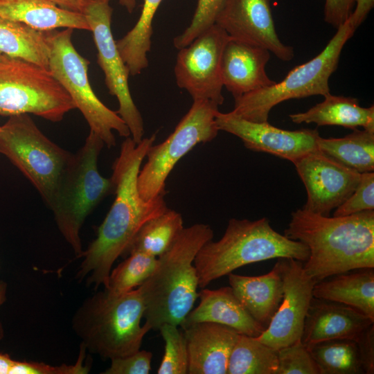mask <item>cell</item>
Segmentation results:
<instances>
[{"mask_svg":"<svg viewBox=\"0 0 374 374\" xmlns=\"http://www.w3.org/2000/svg\"><path fill=\"white\" fill-rule=\"evenodd\" d=\"M277 351L276 374H320L309 350L301 340Z\"/></svg>","mask_w":374,"mask_h":374,"instance_id":"obj_35","label":"cell"},{"mask_svg":"<svg viewBox=\"0 0 374 374\" xmlns=\"http://www.w3.org/2000/svg\"><path fill=\"white\" fill-rule=\"evenodd\" d=\"M229 285L249 314L265 328L283 299V287L278 260L267 274L249 276L231 272Z\"/></svg>","mask_w":374,"mask_h":374,"instance_id":"obj_22","label":"cell"},{"mask_svg":"<svg viewBox=\"0 0 374 374\" xmlns=\"http://www.w3.org/2000/svg\"><path fill=\"white\" fill-rule=\"evenodd\" d=\"M159 330L164 341V353L157 373L188 374V355L184 332L170 323H164Z\"/></svg>","mask_w":374,"mask_h":374,"instance_id":"obj_33","label":"cell"},{"mask_svg":"<svg viewBox=\"0 0 374 374\" xmlns=\"http://www.w3.org/2000/svg\"><path fill=\"white\" fill-rule=\"evenodd\" d=\"M184 228L181 214L168 208L141 226L124 255L139 252L158 258L169 249Z\"/></svg>","mask_w":374,"mask_h":374,"instance_id":"obj_28","label":"cell"},{"mask_svg":"<svg viewBox=\"0 0 374 374\" xmlns=\"http://www.w3.org/2000/svg\"><path fill=\"white\" fill-rule=\"evenodd\" d=\"M218 106L211 100H194L167 139L149 148L147 161L137 178L138 190L144 200L165 196L166 179L177 163L197 145L210 142L217 136Z\"/></svg>","mask_w":374,"mask_h":374,"instance_id":"obj_11","label":"cell"},{"mask_svg":"<svg viewBox=\"0 0 374 374\" xmlns=\"http://www.w3.org/2000/svg\"><path fill=\"white\" fill-rule=\"evenodd\" d=\"M355 30L347 20L317 56L293 68L281 81L234 99L231 112L245 120L264 122L267 121L270 111L282 102L329 93L330 77L338 66L344 45Z\"/></svg>","mask_w":374,"mask_h":374,"instance_id":"obj_7","label":"cell"},{"mask_svg":"<svg viewBox=\"0 0 374 374\" xmlns=\"http://www.w3.org/2000/svg\"><path fill=\"white\" fill-rule=\"evenodd\" d=\"M320 374L364 373L356 341L332 339L316 344L309 349Z\"/></svg>","mask_w":374,"mask_h":374,"instance_id":"obj_31","label":"cell"},{"mask_svg":"<svg viewBox=\"0 0 374 374\" xmlns=\"http://www.w3.org/2000/svg\"><path fill=\"white\" fill-rule=\"evenodd\" d=\"M162 0H143L140 17L123 37L116 41L118 50L127 65L130 74L139 75L148 66L147 54L151 48L152 21Z\"/></svg>","mask_w":374,"mask_h":374,"instance_id":"obj_29","label":"cell"},{"mask_svg":"<svg viewBox=\"0 0 374 374\" xmlns=\"http://www.w3.org/2000/svg\"><path fill=\"white\" fill-rule=\"evenodd\" d=\"M7 283L3 280H0V307L3 305L6 299ZM3 329L0 322V340L3 337Z\"/></svg>","mask_w":374,"mask_h":374,"instance_id":"obj_44","label":"cell"},{"mask_svg":"<svg viewBox=\"0 0 374 374\" xmlns=\"http://www.w3.org/2000/svg\"><path fill=\"white\" fill-rule=\"evenodd\" d=\"M278 260L283 280V299L267 327L256 337L276 350L301 340L317 283L305 273L303 262L287 258Z\"/></svg>","mask_w":374,"mask_h":374,"instance_id":"obj_14","label":"cell"},{"mask_svg":"<svg viewBox=\"0 0 374 374\" xmlns=\"http://www.w3.org/2000/svg\"><path fill=\"white\" fill-rule=\"evenodd\" d=\"M198 298L199 305L188 313L181 328L200 322H211L253 337H258L265 330L246 310L230 286L215 290L201 288Z\"/></svg>","mask_w":374,"mask_h":374,"instance_id":"obj_21","label":"cell"},{"mask_svg":"<svg viewBox=\"0 0 374 374\" xmlns=\"http://www.w3.org/2000/svg\"><path fill=\"white\" fill-rule=\"evenodd\" d=\"M0 18L40 31L60 28L90 31L84 15L61 9L50 0H0Z\"/></svg>","mask_w":374,"mask_h":374,"instance_id":"obj_23","label":"cell"},{"mask_svg":"<svg viewBox=\"0 0 374 374\" xmlns=\"http://www.w3.org/2000/svg\"><path fill=\"white\" fill-rule=\"evenodd\" d=\"M277 350L256 337L239 334L231 350L226 374H276Z\"/></svg>","mask_w":374,"mask_h":374,"instance_id":"obj_30","label":"cell"},{"mask_svg":"<svg viewBox=\"0 0 374 374\" xmlns=\"http://www.w3.org/2000/svg\"><path fill=\"white\" fill-rule=\"evenodd\" d=\"M118 1L119 3L123 6L129 13H132L136 6V0H118Z\"/></svg>","mask_w":374,"mask_h":374,"instance_id":"obj_45","label":"cell"},{"mask_svg":"<svg viewBox=\"0 0 374 374\" xmlns=\"http://www.w3.org/2000/svg\"><path fill=\"white\" fill-rule=\"evenodd\" d=\"M62 367L42 362L13 360L9 374H61Z\"/></svg>","mask_w":374,"mask_h":374,"instance_id":"obj_40","label":"cell"},{"mask_svg":"<svg viewBox=\"0 0 374 374\" xmlns=\"http://www.w3.org/2000/svg\"><path fill=\"white\" fill-rule=\"evenodd\" d=\"M373 323L374 320L349 305L313 297L301 341L308 350L316 344L328 340L356 341Z\"/></svg>","mask_w":374,"mask_h":374,"instance_id":"obj_18","label":"cell"},{"mask_svg":"<svg viewBox=\"0 0 374 374\" xmlns=\"http://www.w3.org/2000/svg\"><path fill=\"white\" fill-rule=\"evenodd\" d=\"M315 283L313 297L349 305L374 320V269L337 274Z\"/></svg>","mask_w":374,"mask_h":374,"instance_id":"obj_25","label":"cell"},{"mask_svg":"<svg viewBox=\"0 0 374 374\" xmlns=\"http://www.w3.org/2000/svg\"><path fill=\"white\" fill-rule=\"evenodd\" d=\"M364 373H374V326L366 328L355 341Z\"/></svg>","mask_w":374,"mask_h":374,"instance_id":"obj_39","label":"cell"},{"mask_svg":"<svg viewBox=\"0 0 374 374\" xmlns=\"http://www.w3.org/2000/svg\"><path fill=\"white\" fill-rule=\"evenodd\" d=\"M0 55H1V54H0Z\"/></svg>","mask_w":374,"mask_h":374,"instance_id":"obj_46","label":"cell"},{"mask_svg":"<svg viewBox=\"0 0 374 374\" xmlns=\"http://www.w3.org/2000/svg\"><path fill=\"white\" fill-rule=\"evenodd\" d=\"M356 0H325L324 21L337 29L350 17Z\"/></svg>","mask_w":374,"mask_h":374,"instance_id":"obj_38","label":"cell"},{"mask_svg":"<svg viewBox=\"0 0 374 374\" xmlns=\"http://www.w3.org/2000/svg\"><path fill=\"white\" fill-rule=\"evenodd\" d=\"M322 102L304 112L290 114L297 124L315 123L317 126L337 125L355 130L359 127L374 132V106L363 107L353 97L325 95Z\"/></svg>","mask_w":374,"mask_h":374,"instance_id":"obj_24","label":"cell"},{"mask_svg":"<svg viewBox=\"0 0 374 374\" xmlns=\"http://www.w3.org/2000/svg\"><path fill=\"white\" fill-rule=\"evenodd\" d=\"M269 58L270 52L267 49L230 37L221 59L223 87L235 99L273 85L276 82L266 72Z\"/></svg>","mask_w":374,"mask_h":374,"instance_id":"obj_19","label":"cell"},{"mask_svg":"<svg viewBox=\"0 0 374 374\" xmlns=\"http://www.w3.org/2000/svg\"><path fill=\"white\" fill-rule=\"evenodd\" d=\"M75 105L49 69L0 55V115L34 114L61 121Z\"/></svg>","mask_w":374,"mask_h":374,"instance_id":"obj_10","label":"cell"},{"mask_svg":"<svg viewBox=\"0 0 374 374\" xmlns=\"http://www.w3.org/2000/svg\"><path fill=\"white\" fill-rule=\"evenodd\" d=\"M309 250L302 242L275 231L267 217L256 220L231 218L217 241L200 249L194 260L199 287L204 288L247 265L287 258L305 262Z\"/></svg>","mask_w":374,"mask_h":374,"instance_id":"obj_4","label":"cell"},{"mask_svg":"<svg viewBox=\"0 0 374 374\" xmlns=\"http://www.w3.org/2000/svg\"><path fill=\"white\" fill-rule=\"evenodd\" d=\"M215 24L230 37L262 46L280 60L294 58V48L277 34L271 0H226Z\"/></svg>","mask_w":374,"mask_h":374,"instance_id":"obj_17","label":"cell"},{"mask_svg":"<svg viewBox=\"0 0 374 374\" xmlns=\"http://www.w3.org/2000/svg\"><path fill=\"white\" fill-rule=\"evenodd\" d=\"M284 235L307 246L309 256L303 269L317 283L374 268V210L330 217L299 208L292 213Z\"/></svg>","mask_w":374,"mask_h":374,"instance_id":"obj_2","label":"cell"},{"mask_svg":"<svg viewBox=\"0 0 374 374\" xmlns=\"http://www.w3.org/2000/svg\"><path fill=\"white\" fill-rule=\"evenodd\" d=\"M12 362L8 354L0 353V374H9Z\"/></svg>","mask_w":374,"mask_h":374,"instance_id":"obj_43","label":"cell"},{"mask_svg":"<svg viewBox=\"0 0 374 374\" xmlns=\"http://www.w3.org/2000/svg\"><path fill=\"white\" fill-rule=\"evenodd\" d=\"M226 0H197V7L189 26L176 36L173 44L180 49L190 44L196 37L215 24Z\"/></svg>","mask_w":374,"mask_h":374,"instance_id":"obj_34","label":"cell"},{"mask_svg":"<svg viewBox=\"0 0 374 374\" xmlns=\"http://www.w3.org/2000/svg\"><path fill=\"white\" fill-rule=\"evenodd\" d=\"M294 165L307 192L302 208L323 216H330L350 196L361 177V173L318 150L304 155Z\"/></svg>","mask_w":374,"mask_h":374,"instance_id":"obj_15","label":"cell"},{"mask_svg":"<svg viewBox=\"0 0 374 374\" xmlns=\"http://www.w3.org/2000/svg\"><path fill=\"white\" fill-rule=\"evenodd\" d=\"M156 137L154 133L139 143L131 136L125 138L113 163L111 177L116 197L96 238L83 251L80 257L83 260L76 276L79 280L88 276L87 283L94 284L95 288L107 287L113 264L124 256L141 226L168 208L164 196L145 201L137 186L141 163Z\"/></svg>","mask_w":374,"mask_h":374,"instance_id":"obj_1","label":"cell"},{"mask_svg":"<svg viewBox=\"0 0 374 374\" xmlns=\"http://www.w3.org/2000/svg\"><path fill=\"white\" fill-rule=\"evenodd\" d=\"M230 37L216 24L179 49L175 65L177 86L186 90L194 100H207L220 105L224 103L221 59Z\"/></svg>","mask_w":374,"mask_h":374,"instance_id":"obj_13","label":"cell"},{"mask_svg":"<svg viewBox=\"0 0 374 374\" xmlns=\"http://www.w3.org/2000/svg\"><path fill=\"white\" fill-rule=\"evenodd\" d=\"M374 210V172L361 173L350 196L337 208L333 216L341 217Z\"/></svg>","mask_w":374,"mask_h":374,"instance_id":"obj_36","label":"cell"},{"mask_svg":"<svg viewBox=\"0 0 374 374\" xmlns=\"http://www.w3.org/2000/svg\"><path fill=\"white\" fill-rule=\"evenodd\" d=\"M213 231L205 224L184 227L169 249L157 258L150 276L139 287L143 296L145 323L159 330L164 323L181 326L198 298L196 255Z\"/></svg>","mask_w":374,"mask_h":374,"instance_id":"obj_3","label":"cell"},{"mask_svg":"<svg viewBox=\"0 0 374 374\" xmlns=\"http://www.w3.org/2000/svg\"><path fill=\"white\" fill-rule=\"evenodd\" d=\"M50 53L47 31L0 18V54L48 69Z\"/></svg>","mask_w":374,"mask_h":374,"instance_id":"obj_26","label":"cell"},{"mask_svg":"<svg viewBox=\"0 0 374 374\" xmlns=\"http://www.w3.org/2000/svg\"><path fill=\"white\" fill-rule=\"evenodd\" d=\"M152 353L145 350L111 359L110 366L103 374H149Z\"/></svg>","mask_w":374,"mask_h":374,"instance_id":"obj_37","label":"cell"},{"mask_svg":"<svg viewBox=\"0 0 374 374\" xmlns=\"http://www.w3.org/2000/svg\"><path fill=\"white\" fill-rule=\"evenodd\" d=\"M145 305L139 287L121 294L97 292L87 298L72 319V328L90 353L110 360L140 350L150 330L141 325Z\"/></svg>","mask_w":374,"mask_h":374,"instance_id":"obj_5","label":"cell"},{"mask_svg":"<svg viewBox=\"0 0 374 374\" xmlns=\"http://www.w3.org/2000/svg\"><path fill=\"white\" fill-rule=\"evenodd\" d=\"M73 29L47 31L51 53L48 69L71 98L87 121L90 132L110 148L116 145L113 131L122 137L130 136V130L118 114L108 108L95 94L88 78L89 62L75 49L72 42Z\"/></svg>","mask_w":374,"mask_h":374,"instance_id":"obj_9","label":"cell"},{"mask_svg":"<svg viewBox=\"0 0 374 374\" xmlns=\"http://www.w3.org/2000/svg\"><path fill=\"white\" fill-rule=\"evenodd\" d=\"M215 122L219 131L238 136L247 149L273 154L293 163L308 153L318 150L320 135L317 130H286L268 121L245 120L231 112H218Z\"/></svg>","mask_w":374,"mask_h":374,"instance_id":"obj_16","label":"cell"},{"mask_svg":"<svg viewBox=\"0 0 374 374\" xmlns=\"http://www.w3.org/2000/svg\"><path fill=\"white\" fill-rule=\"evenodd\" d=\"M104 145L101 139L89 132L84 145L73 154L48 207L77 258L84 251L80 230L85 219L105 197L114 193L112 177H103L98 168Z\"/></svg>","mask_w":374,"mask_h":374,"instance_id":"obj_6","label":"cell"},{"mask_svg":"<svg viewBox=\"0 0 374 374\" xmlns=\"http://www.w3.org/2000/svg\"><path fill=\"white\" fill-rule=\"evenodd\" d=\"M373 7L374 0H356L354 10L348 19L355 30L365 21Z\"/></svg>","mask_w":374,"mask_h":374,"instance_id":"obj_41","label":"cell"},{"mask_svg":"<svg viewBox=\"0 0 374 374\" xmlns=\"http://www.w3.org/2000/svg\"><path fill=\"white\" fill-rule=\"evenodd\" d=\"M353 130L341 138L320 136L318 150L359 173L374 172V132Z\"/></svg>","mask_w":374,"mask_h":374,"instance_id":"obj_27","label":"cell"},{"mask_svg":"<svg viewBox=\"0 0 374 374\" xmlns=\"http://www.w3.org/2000/svg\"><path fill=\"white\" fill-rule=\"evenodd\" d=\"M61 9L72 12L84 14L85 10L91 3L96 0H50Z\"/></svg>","mask_w":374,"mask_h":374,"instance_id":"obj_42","label":"cell"},{"mask_svg":"<svg viewBox=\"0 0 374 374\" xmlns=\"http://www.w3.org/2000/svg\"><path fill=\"white\" fill-rule=\"evenodd\" d=\"M182 328L188 355V374H226L229 357L240 333L211 322Z\"/></svg>","mask_w":374,"mask_h":374,"instance_id":"obj_20","label":"cell"},{"mask_svg":"<svg viewBox=\"0 0 374 374\" xmlns=\"http://www.w3.org/2000/svg\"><path fill=\"white\" fill-rule=\"evenodd\" d=\"M112 12L109 0H96L88 6L83 15L93 34L97 62L104 73L105 84L109 93L118 100L117 113L127 125L132 139L139 143L143 139L144 123L129 89V69L113 37Z\"/></svg>","mask_w":374,"mask_h":374,"instance_id":"obj_12","label":"cell"},{"mask_svg":"<svg viewBox=\"0 0 374 374\" xmlns=\"http://www.w3.org/2000/svg\"><path fill=\"white\" fill-rule=\"evenodd\" d=\"M0 154L30 181L48 207L73 157L45 136L28 114L9 116L0 126Z\"/></svg>","mask_w":374,"mask_h":374,"instance_id":"obj_8","label":"cell"},{"mask_svg":"<svg viewBox=\"0 0 374 374\" xmlns=\"http://www.w3.org/2000/svg\"><path fill=\"white\" fill-rule=\"evenodd\" d=\"M157 264V258L143 253L128 255L110 271L106 291L112 294L128 292L141 285L152 274Z\"/></svg>","mask_w":374,"mask_h":374,"instance_id":"obj_32","label":"cell"}]
</instances>
